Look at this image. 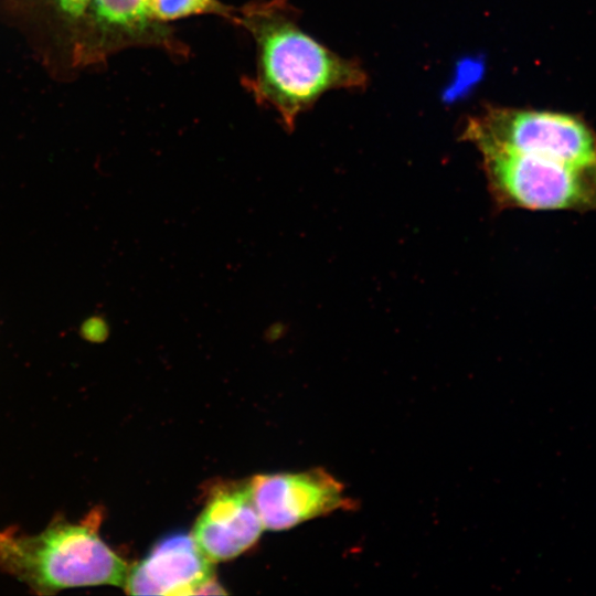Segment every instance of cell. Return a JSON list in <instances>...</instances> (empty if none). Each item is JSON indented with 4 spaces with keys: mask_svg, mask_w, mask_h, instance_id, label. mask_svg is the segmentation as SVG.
<instances>
[{
    "mask_svg": "<svg viewBox=\"0 0 596 596\" xmlns=\"http://www.w3.org/2000/svg\"><path fill=\"white\" fill-rule=\"evenodd\" d=\"M236 24L255 43V73L246 86L256 102L276 110L288 131L324 93L361 88L368 82L359 63L337 55L301 30L286 0L238 8Z\"/></svg>",
    "mask_w": 596,
    "mask_h": 596,
    "instance_id": "1",
    "label": "cell"
},
{
    "mask_svg": "<svg viewBox=\"0 0 596 596\" xmlns=\"http://www.w3.org/2000/svg\"><path fill=\"white\" fill-rule=\"evenodd\" d=\"M100 513L79 523L58 519L35 535L0 532V566L39 594L63 588L124 587L128 565L99 538Z\"/></svg>",
    "mask_w": 596,
    "mask_h": 596,
    "instance_id": "2",
    "label": "cell"
},
{
    "mask_svg": "<svg viewBox=\"0 0 596 596\" xmlns=\"http://www.w3.org/2000/svg\"><path fill=\"white\" fill-rule=\"evenodd\" d=\"M479 151L498 206L530 211L596 212V166L483 147Z\"/></svg>",
    "mask_w": 596,
    "mask_h": 596,
    "instance_id": "3",
    "label": "cell"
},
{
    "mask_svg": "<svg viewBox=\"0 0 596 596\" xmlns=\"http://www.w3.org/2000/svg\"><path fill=\"white\" fill-rule=\"evenodd\" d=\"M462 137L478 149L498 147L575 167L596 166V135L568 114L489 108L468 120Z\"/></svg>",
    "mask_w": 596,
    "mask_h": 596,
    "instance_id": "4",
    "label": "cell"
},
{
    "mask_svg": "<svg viewBox=\"0 0 596 596\" xmlns=\"http://www.w3.org/2000/svg\"><path fill=\"white\" fill-rule=\"evenodd\" d=\"M253 499L264 529L286 530L316 517L354 508L344 487L322 469L297 473L257 475Z\"/></svg>",
    "mask_w": 596,
    "mask_h": 596,
    "instance_id": "5",
    "label": "cell"
},
{
    "mask_svg": "<svg viewBox=\"0 0 596 596\" xmlns=\"http://www.w3.org/2000/svg\"><path fill=\"white\" fill-rule=\"evenodd\" d=\"M77 24L82 57L87 61L130 46H158L184 54L171 29L151 18L147 0H91Z\"/></svg>",
    "mask_w": 596,
    "mask_h": 596,
    "instance_id": "6",
    "label": "cell"
},
{
    "mask_svg": "<svg viewBox=\"0 0 596 596\" xmlns=\"http://www.w3.org/2000/svg\"><path fill=\"white\" fill-rule=\"evenodd\" d=\"M124 588L130 595L225 594L214 579L212 561L192 535L181 532L161 539L129 568Z\"/></svg>",
    "mask_w": 596,
    "mask_h": 596,
    "instance_id": "7",
    "label": "cell"
},
{
    "mask_svg": "<svg viewBox=\"0 0 596 596\" xmlns=\"http://www.w3.org/2000/svg\"><path fill=\"white\" fill-rule=\"evenodd\" d=\"M263 530L251 482L238 481L222 485L212 492L192 536L214 562L240 555L258 540Z\"/></svg>",
    "mask_w": 596,
    "mask_h": 596,
    "instance_id": "8",
    "label": "cell"
},
{
    "mask_svg": "<svg viewBox=\"0 0 596 596\" xmlns=\"http://www.w3.org/2000/svg\"><path fill=\"white\" fill-rule=\"evenodd\" d=\"M147 7L151 18L164 24L199 14H214L233 23L237 21V9L220 0H147Z\"/></svg>",
    "mask_w": 596,
    "mask_h": 596,
    "instance_id": "9",
    "label": "cell"
},
{
    "mask_svg": "<svg viewBox=\"0 0 596 596\" xmlns=\"http://www.w3.org/2000/svg\"><path fill=\"white\" fill-rule=\"evenodd\" d=\"M91 0H46L53 11L71 23H78Z\"/></svg>",
    "mask_w": 596,
    "mask_h": 596,
    "instance_id": "10",
    "label": "cell"
},
{
    "mask_svg": "<svg viewBox=\"0 0 596 596\" xmlns=\"http://www.w3.org/2000/svg\"><path fill=\"white\" fill-rule=\"evenodd\" d=\"M86 331H88V337H94L99 339L102 336H105L107 328L105 321L99 318H94L87 321Z\"/></svg>",
    "mask_w": 596,
    "mask_h": 596,
    "instance_id": "11",
    "label": "cell"
}]
</instances>
